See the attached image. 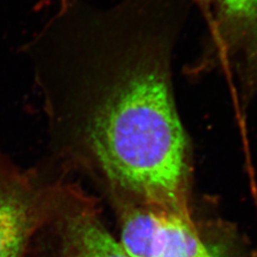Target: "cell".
Returning a JSON list of instances; mask_svg holds the SVG:
<instances>
[{
    "mask_svg": "<svg viewBox=\"0 0 257 257\" xmlns=\"http://www.w3.org/2000/svg\"><path fill=\"white\" fill-rule=\"evenodd\" d=\"M211 23L231 43L257 49V0H209Z\"/></svg>",
    "mask_w": 257,
    "mask_h": 257,
    "instance_id": "cell-5",
    "label": "cell"
},
{
    "mask_svg": "<svg viewBox=\"0 0 257 257\" xmlns=\"http://www.w3.org/2000/svg\"><path fill=\"white\" fill-rule=\"evenodd\" d=\"M55 257H131L100 219L85 210L66 216Z\"/></svg>",
    "mask_w": 257,
    "mask_h": 257,
    "instance_id": "cell-3",
    "label": "cell"
},
{
    "mask_svg": "<svg viewBox=\"0 0 257 257\" xmlns=\"http://www.w3.org/2000/svg\"><path fill=\"white\" fill-rule=\"evenodd\" d=\"M190 0H69L28 43L57 133L127 202L192 215L172 55ZM64 141V142H65Z\"/></svg>",
    "mask_w": 257,
    "mask_h": 257,
    "instance_id": "cell-1",
    "label": "cell"
},
{
    "mask_svg": "<svg viewBox=\"0 0 257 257\" xmlns=\"http://www.w3.org/2000/svg\"><path fill=\"white\" fill-rule=\"evenodd\" d=\"M120 217L119 243L131 257H213L192 215L128 202Z\"/></svg>",
    "mask_w": 257,
    "mask_h": 257,
    "instance_id": "cell-2",
    "label": "cell"
},
{
    "mask_svg": "<svg viewBox=\"0 0 257 257\" xmlns=\"http://www.w3.org/2000/svg\"><path fill=\"white\" fill-rule=\"evenodd\" d=\"M37 225L32 201L16 191L0 187V257H23Z\"/></svg>",
    "mask_w": 257,
    "mask_h": 257,
    "instance_id": "cell-4",
    "label": "cell"
},
{
    "mask_svg": "<svg viewBox=\"0 0 257 257\" xmlns=\"http://www.w3.org/2000/svg\"><path fill=\"white\" fill-rule=\"evenodd\" d=\"M190 2L192 4H194L197 7V9L199 10L204 19V22L206 24L209 20V16H210L209 0H190Z\"/></svg>",
    "mask_w": 257,
    "mask_h": 257,
    "instance_id": "cell-6",
    "label": "cell"
}]
</instances>
